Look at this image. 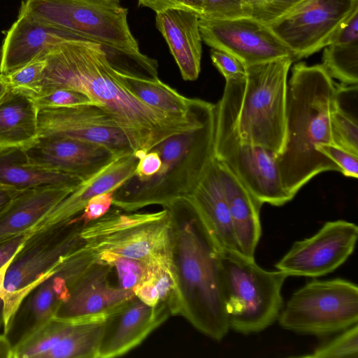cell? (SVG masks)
Masks as SVG:
<instances>
[{
  "label": "cell",
  "mask_w": 358,
  "mask_h": 358,
  "mask_svg": "<svg viewBox=\"0 0 358 358\" xmlns=\"http://www.w3.org/2000/svg\"><path fill=\"white\" fill-rule=\"evenodd\" d=\"M80 177L31 164L22 148H0V184L17 189L45 186H78Z\"/></svg>",
  "instance_id": "cell-26"
},
{
  "label": "cell",
  "mask_w": 358,
  "mask_h": 358,
  "mask_svg": "<svg viewBox=\"0 0 358 358\" xmlns=\"http://www.w3.org/2000/svg\"><path fill=\"white\" fill-rule=\"evenodd\" d=\"M357 238L355 223L343 220L327 222L312 236L295 241L275 267L288 277L326 275L353 253Z\"/></svg>",
  "instance_id": "cell-14"
},
{
  "label": "cell",
  "mask_w": 358,
  "mask_h": 358,
  "mask_svg": "<svg viewBox=\"0 0 358 358\" xmlns=\"http://www.w3.org/2000/svg\"><path fill=\"white\" fill-rule=\"evenodd\" d=\"M10 91V87L6 76L0 73V103Z\"/></svg>",
  "instance_id": "cell-47"
},
{
  "label": "cell",
  "mask_w": 358,
  "mask_h": 358,
  "mask_svg": "<svg viewBox=\"0 0 358 358\" xmlns=\"http://www.w3.org/2000/svg\"><path fill=\"white\" fill-rule=\"evenodd\" d=\"M221 264L229 329L248 335L272 325L284 306L282 288L288 276L235 250H222Z\"/></svg>",
  "instance_id": "cell-7"
},
{
  "label": "cell",
  "mask_w": 358,
  "mask_h": 358,
  "mask_svg": "<svg viewBox=\"0 0 358 358\" xmlns=\"http://www.w3.org/2000/svg\"><path fill=\"white\" fill-rule=\"evenodd\" d=\"M97 259L115 268L118 287L132 290L145 277L148 263L141 260L109 253L97 255Z\"/></svg>",
  "instance_id": "cell-36"
},
{
  "label": "cell",
  "mask_w": 358,
  "mask_h": 358,
  "mask_svg": "<svg viewBox=\"0 0 358 358\" xmlns=\"http://www.w3.org/2000/svg\"><path fill=\"white\" fill-rule=\"evenodd\" d=\"M138 6L148 7L156 13L172 9L194 12L201 17L204 13L203 0H138Z\"/></svg>",
  "instance_id": "cell-42"
},
{
  "label": "cell",
  "mask_w": 358,
  "mask_h": 358,
  "mask_svg": "<svg viewBox=\"0 0 358 358\" xmlns=\"http://www.w3.org/2000/svg\"><path fill=\"white\" fill-rule=\"evenodd\" d=\"M77 186H45L22 190L0 214V241L29 233Z\"/></svg>",
  "instance_id": "cell-25"
},
{
  "label": "cell",
  "mask_w": 358,
  "mask_h": 358,
  "mask_svg": "<svg viewBox=\"0 0 358 358\" xmlns=\"http://www.w3.org/2000/svg\"><path fill=\"white\" fill-rule=\"evenodd\" d=\"M13 346L7 336L0 334V358H12Z\"/></svg>",
  "instance_id": "cell-46"
},
{
  "label": "cell",
  "mask_w": 358,
  "mask_h": 358,
  "mask_svg": "<svg viewBox=\"0 0 358 358\" xmlns=\"http://www.w3.org/2000/svg\"><path fill=\"white\" fill-rule=\"evenodd\" d=\"M76 38L18 14L6 31L0 57V73L6 74L35 59L45 58L59 43Z\"/></svg>",
  "instance_id": "cell-21"
},
{
  "label": "cell",
  "mask_w": 358,
  "mask_h": 358,
  "mask_svg": "<svg viewBox=\"0 0 358 358\" xmlns=\"http://www.w3.org/2000/svg\"><path fill=\"white\" fill-rule=\"evenodd\" d=\"M210 58L213 65L226 80L245 77V65L230 53L212 48Z\"/></svg>",
  "instance_id": "cell-41"
},
{
  "label": "cell",
  "mask_w": 358,
  "mask_h": 358,
  "mask_svg": "<svg viewBox=\"0 0 358 358\" xmlns=\"http://www.w3.org/2000/svg\"><path fill=\"white\" fill-rule=\"evenodd\" d=\"M22 190L0 184V214Z\"/></svg>",
  "instance_id": "cell-45"
},
{
  "label": "cell",
  "mask_w": 358,
  "mask_h": 358,
  "mask_svg": "<svg viewBox=\"0 0 358 358\" xmlns=\"http://www.w3.org/2000/svg\"><path fill=\"white\" fill-rule=\"evenodd\" d=\"M252 17L269 24L302 0H242Z\"/></svg>",
  "instance_id": "cell-38"
},
{
  "label": "cell",
  "mask_w": 358,
  "mask_h": 358,
  "mask_svg": "<svg viewBox=\"0 0 358 358\" xmlns=\"http://www.w3.org/2000/svg\"><path fill=\"white\" fill-rule=\"evenodd\" d=\"M97 259L96 254L84 245L38 281L22 300L4 332L13 348L55 317L72 285Z\"/></svg>",
  "instance_id": "cell-13"
},
{
  "label": "cell",
  "mask_w": 358,
  "mask_h": 358,
  "mask_svg": "<svg viewBox=\"0 0 358 358\" xmlns=\"http://www.w3.org/2000/svg\"><path fill=\"white\" fill-rule=\"evenodd\" d=\"M358 0H302L268 24L296 60L329 44Z\"/></svg>",
  "instance_id": "cell-12"
},
{
  "label": "cell",
  "mask_w": 358,
  "mask_h": 358,
  "mask_svg": "<svg viewBox=\"0 0 358 358\" xmlns=\"http://www.w3.org/2000/svg\"><path fill=\"white\" fill-rule=\"evenodd\" d=\"M324 48L321 64L328 74L343 84H357L358 42L331 43Z\"/></svg>",
  "instance_id": "cell-32"
},
{
  "label": "cell",
  "mask_w": 358,
  "mask_h": 358,
  "mask_svg": "<svg viewBox=\"0 0 358 358\" xmlns=\"http://www.w3.org/2000/svg\"><path fill=\"white\" fill-rule=\"evenodd\" d=\"M73 324L50 320L13 348L12 358H42L69 332Z\"/></svg>",
  "instance_id": "cell-31"
},
{
  "label": "cell",
  "mask_w": 358,
  "mask_h": 358,
  "mask_svg": "<svg viewBox=\"0 0 358 358\" xmlns=\"http://www.w3.org/2000/svg\"><path fill=\"white\" fill-rule=\"evenodd\" d=\"M0 57H1V50H0Z\"/></svg>",
  "instance_id": "cell-50"
},
{
  "label": "cell",
  "mask_w": 358,
  "mask_h": 358,
  "mask_svg": "<svg viewBox=\"0 0 358 358\" xmlns=\"http://www.w3.org/2000/svg\"><path fill=\"white\" fill-rule=\"evenodd\" d=\"M112 267L97 259L71 287L55 318L71 322L105 318L134 296L133 290L110 285Z\"/></svg>",
  "instance_id": "cell-17"
},
{
  "label": "cell",
  "mask_w": 358,
  "mask_h": 358,
  "mask_svg": "<svg viewBox=\"0 0 358 358\" xmlns=\"http://www.w3.org/2000/svg\"><path fill=\"white\" fill-rule=\"evenodd\" d=\"M292 57L245 66L243 78L226 80L240 139L279 155L286 134L287 75Z\"/></svg>",
  "instance_id": "cell-5"
},
{
  "label": "cell",
  "mask_w": 358,
  "mask_h": 358,
  "mask_svg": "<svg viewBox=\"0 0 358 358\" xmlns=\"http://www.w3.org/2000/svg\"><path fill=\"white\" fill-rule=\"evenodd\" d=\"M300 357L306 358H357L358 325L355 324L339 332L329 341L317 346L312 352Z\"/></svg>",
  "instance_id": "cell-34"
},
{
  "label": "cell",
  "mask_w": 358,
  "mask_h": 358,
  "mask_svg": "<svg viewBox=\"0 0 358 358\" xmlns=\"http://www.w3.org/2000/svg\"><path fill=\"white\" fill-rule=\"evenodd\" d=\"M221 250L241 252L214 158L194 190L185 196Z\"/></svg>",
  "instance_id": "cell-24"
},
{
  "label": "cell",
  "mask_w": 358,
  "mask_h": 358,
  "mask_svg": "<svg viewBox=\"0 0 358 358\" xmlns=\"http://www.w3.org/2000/svg\"><path fill=\"white\" fill-rule=\"evenodd\" d=\"M217 178L229 207L241 252L254 258L262 236L260 202L222 162L214 157Z\"/></svg>",
  "instance_id": "cell-23"
},
{
  "label": "cell",
  "mask_w": 358,
  "mask_h": 358,
  "mask_svg": "<svg viewBox=\"0 0 358 358\" xmlns=\"http://www.w3.org/2000/svg\"><path fill=\"white\" fill-rule=\"evenodd\" d=\"M214 157L227 166L263 204L280 206L294 196L282 185L278 155L240 139L234 103L225 89L215 105Z\"/></svg>",
  "instance_id": "cell-8"
},
{
  "label": "cell",
  "mask_w": 358,
  "mask_h": 358,
  "mask_svg": "<svg viewBox=\"0 0 358 358\" xmlns=\"http://www.w3.org/2000/svg\"><path fill=\"white\" fill-rule=\"evenodd\" d=\"M357 116L332 106L330 126L334 145L358 155Z\"/></svg>",
  "instance_id": "cell-33"
},
{
  "label": "cell",
  "mask_w": 358,
  "mask_h": 358,
  "mask_svg": "<svg viewBox=\"0 0 358 358\" xmlns=\"http://www.w3.org/2000/svg\"><path fill=\"white\" fill-rule=\"evenodd\" d=\"M45 59L39 94L64 88L88 95L111 116L134 152H147L164 139L200 125L213 113L210 104L187 118L150 107L124 86L104 48L91 41L67 39Z\"/></svg>",
  "instance_id": "cell-1"
},
{
  "label": "cell",
  "mask_w": 358,
  "mask_h": 358,
  "mask_svg": "<svg viewBox=\"0 0 358 358\" xmlns=\"http://www.w3.org/2000/svg\"><path fill=\"white\" fill-rule=\"evenodd\" d=\"M38 109L29 96L9 91L0 103V148H27L38 138Z\"/></svg>",
  "instance_id": "cell-27"
},
{
  "label": "cell",
  "mask_w": 358,
  "mask_h": 358,
  "mask_svg": "<svg viewBox=\"0 0 358 358\" xmlns=\"http://www.w3.org/2000/svg\"><path fill=\"white\" fill-rule=\"evenodd\" d=\"M285 329L324 336L358 321V287L343 279H313L295 291L278 318Z\"/></svg>",
  "instance_id": "cell-11"
},
{
  "label": "cell",
  "mask_w": 358,
  "mask_h": 358,
  "mask_svg": "<svg viewBox=\"0 0 358 358\" xmlns=\"http://www.w3.org/2000/svg\"><path fill=\"white\" fill-rule=\"evenodd\" d=\"M1 327H3L4 330L3 301L0 297V329Z\"/></svg>",
  "instance_id": "cell-49"
},
{
  "label": "cell",
  "mask_w": 358,
  "mask_h": 358,
  "mask_svg": "<svg viewBox=\"0 0 358 358\" xmlns=\"http://www.w3.org/2000/svg\"><path fill=\"white\" fill-rule=\"evenodd\" d=\"M38 138L56 136L101 144L115 156L134 152L124 132L101 106L80 105L38 110Z\"/></svg>",
  "instance_id": "cell-16"
},
{
  "label": "cell",
  "mask_w": 358,
  "mask_h": 358,
  "mask_svg": "<svg viewBox=\"0 0 358 358\" xmlns=\"http://www.w3.org/2000/svg\"><path fill=\"white\" fill-rule=\"evenodd\" d=\"M31 99L38 110L80 105L99 106L85 93L75 90L64 88L45 92Z\"/></svg>",
  "instance_id": "cell-37"
},
{
  "label": "cell",
  "mask_w": 358,
  "mask_h": 358,
  "mask_svg": "<svg viewBox=\"0 0 358 358\" xmlns=\"http://www.w3.org/2000/svg\"><path fill=\"white\" fill-rule=\"evenodd\" d=\"M138 161L134 152L116 157L99 172L79 184L29 233L71 220L83 210L94 196L115 192L133 174Z\"/></svg>",
  "instance_id": "cell-20"
},
{
  "label": "cell",
  "mask_w": 358,
  "mask_h": 358,
  "mask_svg": "<svg viewBox=\"0 0 358 358\" xmlns=\"http://www.w3.org/2000/svg\"><path fill=\"white\" fill-rule=\"evenodd\" d=\"M86 224L77 216L29 236L6 270L4 280V330L22 300L57 264L85 245L80 231Z\"/></svg>",
  "instance_id": "cell-9"
},
{
  "label": "cell",
  "mask_w": 358,
  "mask_h": 358,
  "mask_svg": "<svg viewBox=\"0 0 358 358\" xmlns=\"http://www.w3.org/2000/svg\"><path fill=\"white\" fill-rule=\"evenodd\" d=\"M204 13L200 17L207 19H224L249 17L242 0H203Z\"/></svg>",
  "instance_id": "cell-39"
},
{
  "label": "cell",
  "mask_w": 358,
  "mask_h": 358,
  "mask_svg": "<svg viewBox=\"0 0 358 358\" xmlns=\"http://www.w3.org/2000/svg\"><path fill=\"white\" fill-rule=\"evenodd\" d=\"M117 73L124 86L133 94L150 107L171 116L184 118L193 117L208 103L182 95L161 81L159 78H141L117 71Z\"/></svg>",
  "instance_id": "cell-28"
},
{
  "label": "cell",
  "mask_w": 358,
  "mask_h": 358,
  "mask_svg": "<svg viewBox=\"0 0 358 358\" xmlns=\"http://www.w3.org/2000/svg\"><path fill=\"white\" fill-rule=\"evenodd\" d=\"M114 192H107L92 197L77 216L85 224L105 215L113 206Z\"/></svg>",
  "instance_id": "cell-43"
},
{
  "label": "cell",
  "mask_w": 358,
  "mask_h": 358,
  "mask_svg": "<svg viewBox=\"0 0 358 358\" xmlns=\"http://www.w3.org/2000/svg\"><path fill=\"white\" fill-rule=\"evenodd\" d=\"M105 318L73 322L69 332L42 358H96Z\"/></svg>",
  "instance_id": "cell-30"
},
{
  "label": "cell",
  "mask_w": 358,
  "mask_h": 358,
  "mask_svg": "<svg viewBox=\"0 0 358 358\" xmlns=\"http://www.w3.org/2000/svg\"><path fill=\"white\" fill-rule=\"evenodd\" d=\"M11 259L5 265L0 268V297L2 298L4 294V280L6 270L11 262Z\"/></svg>",
  "instance_id": "cell-48"
},
{
  "label": "cell",
  "mask_w": 358,
  "mask_h": 358,
  "mask_svg": "<svg viewBox=\"0 0 358 358\" xmlns=\"http://www.w3.org/2000/svg\"><path fill=\"white\" fill-rule=\"evenodd\" d=\"M170 316L166 306H148L134 295L105 318L96 358L128 353Z\"/></svg>",
  "instance_id": "cell-18"
},
{
  "label": "cell",
  "mask_w": 358,
  "mask_h": 358,
  "mask_svg": "<svg viewBox=\"0 0 358 358\" xmlns=\"http://www.w3.org/2000/svg\"><path fill=\"white\" fill-rule=\"evenodd\" d=\"M171 250L180 315L197 331L221 341L229 330L225 309L221 248L185 198L169 206Z\"/></svg>",
  "instance_id": "cell-2"
},
{
  "label": "cell",
  "mask_w": 358,
  "mask_h": 358,
  "mask_svg": "<svg viewBox=\"0 0 358 358\" xmlns=\"http://www.w3.org/2000/svg\"><path fill=\"white\" fill-rule=\"evenodd\" d=\"M19 14L68 35L91 41L131 59L150 77L157 64L141 53L120 0H23Z\"/></svg>",
  "instance_id": "cell-6"
},
{
  "label": "cell",
  "mask_w": 358,
  "mask_h": 358,
  "mask_svg": "<svg viewBox=\"0 0 358 358\" xmlns=\"http://www.w3.org/2000/svg\"><path fill=\"white\" fill-rule=\"evenodd\" d=\"M46 65L45 58L37 59L5 74L10 90L30 98L38 94Z\"/></svg>",
  "instance_id": "cell-35"
},
{
  "label": "cell",
  "mask_w": 358,
  "mask_h": 358,
  "mask_svg": "<svg viewBox=\"0 0 358 358\" xmlns=\"http://www.w3.org/2000/svg\"><path fill=\"white\" fill-rule=\"evenodd\" d=\"M148 263L143 279L133 288L134 295L150 306H164L171 316L180 315V303L171 253Z\"/></svg>",
  "instance_id": "cell-29"
},
{
  "label": "cell",
  "mask_w": 358,
  "mask_h": 358,
  "mask_svg": "<svg viewBox=\"0 0 358 358\" xmlns=\"http://www.w3.org/2000/svg\"><path fill=\"white\" fill-rule=\"evenodd\" d=\"M86 248L96 255L109 253L149 262L171 253L169 210L133 213L110 209L80 231Z\"/></svg>",
  "instance_id": "cell-10"
},
{
  "label": "cell",
  "mask_w": 358,
  "mask_h": 358,
  "mask_svg": "<svg viewBox=\"0 0 358 358\" xmlns=\"http://www.w3.org/2000/svg\"><path fill=\"white\" fill-rule=\"evenodd\" d=\"M202 41L236 57L245 66L294 56L268 24L250 17H199Z\"/></svg>",
  "instance_id": "cell-15"
},
{
  "label": "cell",
  "mask_w": 358,
  "mask_h": 358,
  "mask_svg": "<svg viewBox=\"0 0 358 358\" xmlns=\"http://www.w3.org/2000/svg\"><path fill=\"white\" fill-rule=\"evenodd\" d=\"M336 84L322 64H296L287 84L286 134L278 164L282 185L295 196L310 179L341 169L317 150L334 144L330 113Z\"/></svg>",
  "instance_id": "cell-3"
},
{
  "label": "cell",
  "mask_w": 358,
  "mask_h": 358,
  "mask_svg": "<svg viewBox=\"0 0 358 358\" xmlns=\"http://www.w3.org/2000/svg\"><path fill=\"white\" fill-rule=\"evenodd\" d=\"M29 234L14 236L0 241V268L8 262L24 243Z\"/></svg>",
  "instance_id": "cell-44"
},
{
  "label": "cell",
  "mask_w": 358,
  "mask_h": 358,
  "mask_svg": "<svg viewBox=\"0 0 358 358\" xmlns=\"http://www.w3.org/2000/svg\"><path fill=\"white\" fill-rule=\"evenodd\" d=\"M24 149L31 164L71 174L83 180L118 157L99 143L56 136L39 137L34 144Z\"/></svg>",
  "instance_id": "cell-19"
},
{
  "label": "cell",
  "mask_w": 358,
  "mask_h": 358,
  "mask_svg": "<svg viewBox=\"0 0 358 358\" xmlns=\"http://www.w3.org/2000/svg\"><path fill=\"white\" fill-rule=\"evenodd\" d=\"M199 15L172 9L157 13L156 27L166 40L184 80L198 78L202 55Z\"/></svg>",
  "instance_id": "cell-22"
},
{
  "label": "cell",
  "mask_w": 358,
  "mask_h": 358,
  "mask_svg": "<svg viewBox=\"0 0 358 358\" xmlns=\"http://www.w3.org/2000/svg\"><path fill=\"white\" fill-rule=\"evenodd\" d=\"M215 120V110L200 125L153 147L162 162L157 172L143 180L130 176L114 192L113 206L126 212L166 208L190 194L214 158Z\"/></svg>",
  "instance_id": "cell-4"
},
{
  "label": "cell",
  "mask_w": 358,
  "mask_h": 358,
  "mask_svg": "<svg viewBox=\"0 0 358 358\" xmlns=\"http://www.w3.org/2000/svg\"><path fill=\"white\" fill-rule=\"evenodd\" d=\"M317 150L331 159L340 169L341 173L347 177L358 176V155L334 144H321Z\"/></svg>",
  "instance_id": "cell-40"
}]
</instances>
